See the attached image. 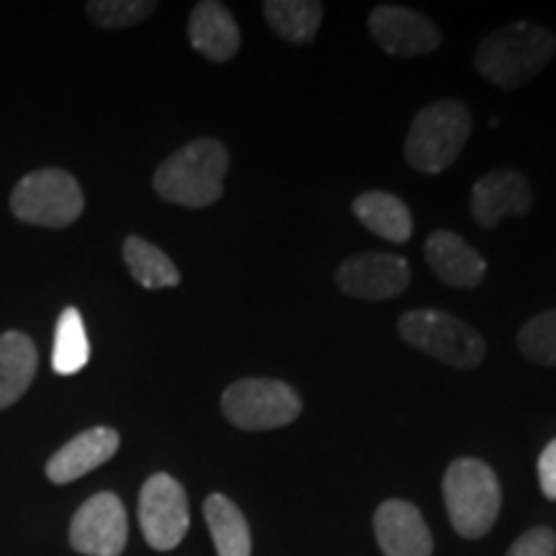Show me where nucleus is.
<instances>
[{
	"label": "nucleus",
	"mask_w": 556,
	"mask_h": 556,
	"mask_svg": "<svg viewBox=\"0 0 556 556\" xmlns=\"http://www.w3.org/2000/svg\"><path fill=\"white\" fill-rule=\"evenodd\" d=\"M443 500L458 536L482 539L503 505L497 475L479 458H456L443 477Z\"/></svg>",
	"instance_id": "nucleus-3"
},
{
	"label": "nucleus",
	"mask_w": 556,
	"mask_h": 556,
	"mask_svg": "<svg viewBox=\"0 0 556 556\" xmlns=\"http://www.w3.org/2000/svg\"><path fill=\"white\" fill-rule=\"evenodd\" d=\"M124 263L135 276V281L144 289H168V287H178L180 283V274L168 255L163 253L157 245L152 242L137 238L124 240Z\"/></svg>",
	"instance_id": "nucleus-20"
},
{
	"label": "nucleus",
	"mask_w": 556,
	"mask_h": 556,
	"mask_svg": "<svg viewBox=\"0 0 556 556\" xmlns=\"http://www.w3.org/2000/svg\"><path fill=\"white\" fill-rule=\"evenodd\" d=\"M336 281L345 294L381 302V299L400 296L413 281V270L402 255L361 253L340 263Z\"/></svg>",
	"instance_id": "nucleus-10"
},
{
	"label": "nucleus",
	"mask_w": 556,
	"mask_h": 556,
	"mask_svg": "<svg viewBox=\"0 0 556 556\" xmlns=\"http://www.w3.org/2000/svg\"><path fill=\"white\" fill-rule=\"evenodd\" d=\"M397 330L407 345L454 368H477L484 361V338L448 312L409 309L400 317Z\"/></svg>",
	"instance_id": "nucleus-5"
},
{
	"label": "nucleus",
	"mask_w": 556,
	"mask_h": 556,
	"mask_svg": "<svg viewBox=\"0 0 556 556\" xmlns=\"http://www.w3.org/2000/svg\"><path fill=\"white\" fill-rule=\"evenodd\" d=\"M471 135V114L458 101L430 103L409 124L405 157L417 173L435 176L454 165Z\"/></svg>",
	"instance_id": "nucleus-4"
},
{
	"label": "nucleus",
	"mask_w": 556,
	"mask_h": 556,
	"mask_svg": "<svg viewBox=\"0 0 556 556\" xmlns=\"http://www.w3.org/2000/svg\"><path fill=\"white\" fill-rule=\"evenodd\" d=\"M507 556H556V533L546 526H536L513 541Z\"/></svg>",
	"instance_id": "nucleus-25"
},
{
	"label": "nucleus",
	"mask_w": 556,
	"mask_h": 556,
	"mask_svg": "<svg viewBox=\"0 0 556 556\" xmlns=\"http://www.w3.org/2000/svg\"><path fill=\"white\" fill-rule=\"evenodd\" d=\"M539 484L548 500H556V438L539 456Z\"/></svg>",
	"instance_id": "nucleus-26"
},
{
	"label": "nucleus",
	"mask_w": 556,
	"mask_h": 556,
	"mask_svg": "<svg viewBox=\"0 0 556 556\" xmlns=\"http://www.w3.org/2000/svg\"><path fill=\"white\" fill-rule=\"evenodd\" d=\"M426 261L438 281L458 289L479 287L486 274L482 255L451 229H435L426 240Z\"/></svg>",
	"instance_id": "nucleus-15"
},
{
	"label": "nucleus",
	"mask_w": 556,
	"mask_h": 556,
	"mask_svg": "<svg viewBox=\"0 0 556 556\" xmlns=\"http://www.w3.org/2000/svg\"><path fill=\"white\" fill-rule=\"evenodd\" d=\"M531 206V184L518 170H492L471 189V217L484 229L497 227L505 217H523Z\"/></svg>",
	"instance_id": "nucleus-12"
},
{
	"label": "nucleus",
	"mask_w": 556,
	"mask_h": 556,
	"mask_svg": "<svg viewBox=\"0 0 556 556\" xmlns=\"http://www.w3.org/2000/svg\"><path fill=\"white\" fill-rule=\"evenodd\" d=\"M227 170L229 152L225 144L214 137H199L160 165L152 186L168 204L204 208L222 199Z\"/></svg>",
	"instance_id": "nucleus-1"
},
{
	"label": "nucleus",
	"mask_w": 556,
	"mask_h": 556,
	"mask_svg": "<svg viewBox=\"0 0 556 556\" xmlns=\"http://www.w3.org/2000/svg\"><path fill=\"white\" fill-rule=\"evenodd\" d=\"M353 214L361 225L389 242H407L413 238V214L405 201L387 191H366L353 201Z\"/></svg>",
	"instance_id": "nucleus-18"
},
{
	"label": "nucleus",
	"mask_w": 556,
	"mask_h": 556,
	"mask_svg": "<svg viewBox=\"0 0 556 556\" xmlns=\"http://www.w3.org/2000/svg\"><path fill=\"white\" fill-rule=\"evenodd\" d=\"M90 358V345L86 336L83 315L75 307L62 309L54 330V351H52V368L60 377H73L86 368Z\"/></svg>",
	"instance_id": "nucleus-22"
},
{
	"label": "nucleus",
	"mask_w": 556,
	"mask_h": 556,
	"mask_svg": "<svg viewBox=\"0 0 556 556\" xmlns=\"http://www.w3.org/2000/svg\"><path fill=\"white\" fill-rule=\"evenodd\" d=\"M155 9L157 3L152 0H90L86 3L90 21L103 29H127V26L150 18Z\"/></svg>",
	"instance_id": "nucleus-24"
},
{
	"label": "nucleus",
	"mask_w": 556,
	"mask_h": 556,
	"mask_svg": "<svg viewBox=\"0 0 556 556\" xmlns=\"http://www.w3.org/2000/svg\"><path fill=\"white\" fill-rule=\"evenodd\" d=\"M83 208H86V197L80 184L60 168L29 173L11 193L13 217L26 225L62 229L78 222Z\"/></svg>",
	"instance_id": "nucleus-6"
},
{
	"label": "nucleus",
	"mask_w": 556,
	"mask_h": 556,
	"mask_svg": "<svg viewBox=\"0 0 556 556\" xmlns=\"http://www.w3.org/2000/svg\"><path fill=\"white\" fill-rule=\"evenodd\" d=\"M204 518L219 556H250L253 541H250L248 520L232 500L219 495V492L208 495L204 503Z\"/></svg>",
	"instance_id": "nucleus-19"
},
{
	"label": "nucleus",
	"mask_w": 556,
	"mask_h": 556,
	"mask_svg": "<svg viewBox=\"0 0 556 556\" xmlns=\"http://www.w3.org/2000/svg\"><path fill=\"white\" fill-rule=\"evenodd\" d=\"M263 13L278 37L291 45H302V41L315 39L319 21H323V3L317 0H266Z\"/></svg>",
	"instance_id": "nucleus-21"
},
{
	"label": "nucleus",
	"mask_w": 556,
	"mask_h": 556,
	"mask_svg": "<svg viewBox=\"0 0 556 556\" xmlns=\"http://www.w3.org/2000/svg\"><path fill=\"white\" fill-rule=\"evenodd\" d=\"M189 497L170 475H152L139 492L142 536L157 552H170L189 533Z\"/></svg>",
	"instance_id": "nucleus-8"
},
{
	"label": "nucleus",
	"mask_w": 556,
	"mask_h": 556,
	"mask_svg": "<svg viewBox=\"0 0 556 556\" xmlns=\"http://www.w3.org/2000/svg\"><path fill=\"white\" fill-rule=\"evenodd\" d=\"M127 510L114 492H99L78 507L70 523V546L86 556H119L127 546Z\"/></svg>",
	"instance_id": "nucleus-9"
},
{
	"label": "nucleus",
	"mask_w": 556,
	"mask_h": 556,
	"mask_svg": "<svg viewBox=\"0 0 556 556\" xmlns=\"http://www.w3.org/2000/svg\"><path fill=\"white\" fill-rule=\"evenodd\" d=\"M374 533L384 556H430L433 536L415 505L405 500H387L374 516Z\"/></svg>",
	"instance_id": "nucleus-13"
},
{
	"label": "nucleus",
	"mask_w": 556,
	"mask_h": 556,
	"mask_svg": "<svg viewBox=\"0 0 556 556\" xmlns=\"http://www.w3.org/2000/svg\"><path fill=\"white\" fill-rule=\"evenodd\" d=\"M520 353L536 366H556V307L531 317L518 332Z\"/></svg>",
	"instance_id": "nucleus-23"
},
{
	"label": "nucleus",
	"mask_w": 556,
	"mask_h": 556,
	"mask_svg": "<svg viewBox=\"0 0 556 556\" xmlns=\"http://www.w3.org/2000/svg\"><path fill=\"white\" fill-rule=\"evenodd\" d=\"M39 353L37 345L24 332H3L0 336V409L16 405L37 377Z\"/></svg>",
	"instance_id": "nucleus-17"
},
{
	"label": "nucleus",
	"mask_w": 556,
	"mask_h": 556,
	"mask_svg": "<svg viewBox=\"0 0 556 556\" xmlns=\"http://www.w3.org/2000/svg\"><path fill=\"white\" fill-rule=\"evenodd\" d=\"M119 451V433L114 428L99 426L83 430L73 441H67L50 462H47V477L54 484H70L86 477L88 471L103 467L109 458Z\"/></svg>",
	"instance_id": "nucleus-14"
},
{
	"label": "nucleus",
	"mask_w": 556,
	"mask_h": 556,
	"mask_svg": "<svg viewBox=\"0 0 556 556\" xmlns=\"http://www.w3.org/2000/svg\"><path fill=\"white\" fill-rule=\"evenodd\" d=\"M368 31L392 58H420L441 45V31L433 21L402 5H377L368 16Z\"/></svg>",
	"instance_id": "nucleus-11"
},
{
	"label": "nucleus",
	"mask_w": 556,
	"mask_h": 556,
	"mask_svg": "<svg viewBox=\"0 0 556 556\" xmlns=\"http://www.w3.org/2000/svg\"><path fill=\"white\" fill-rule=\"evenodd\" d=\"M189 39L193 50L212 62L232 60L240 50V29L232 11L217 0H201L189 18Z\"/></svg>",
	"instance_id": "nucleus-16"
},
{
	"label": "nucleus",
	"mask_w": 556,
	"mask_h": 556,
	"mask_svg": "<svg viewBox=\"0 0 556 556\" xmlns=\"http://www.w3.org/2000/svg\"><path fill=\"white\" fill-rule=\"evenodd\" d=\"M222 413L240 430H274L296 420L302 397L287 381L240 379L222 394Z\"/></svg>",
	"instance_id": "nucleus-7"
},
{
	"label": "nucleus",
	"mask_w": 556,
	"mask_h": 556,
	"mask_svg": "<svg viewBox=\"0 0 556 556\" xmlns=\"http://www.w3.org/2000/svg\"><path fill=\"white\" fill-rule=\"evenodd\" d=\"M556 54L552 29L536 24H510L479 41L475 52L477 73L492 86L516 90L533 80Z\"/></svg>",
	"instance_id": "nucleus-2"
}]
</instances>
